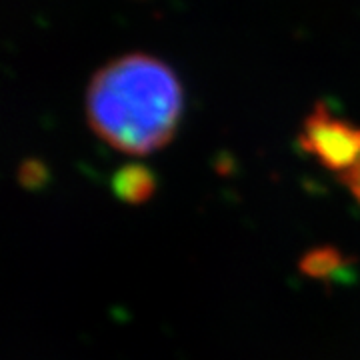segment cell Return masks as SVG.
<instances>
[{"label": "cell", "mask_w": 360, "mask_h": 360, "mask_svg": "<svg viewBox=\"0 0 360 360\" xmlns=\"http://www.w3.org/2000/svg\"><path fill=\"white\" fill-rule=\"evenodd\" d=\"M184 112L176 72L150 54L132 52L104 65L86 89V118L116 150L153 155L174 139Z\"/></svg>", "instance_id": "obj_1"}, {"label": "cell", "mask_w": 360, "mask_h": 360, "mask_svg": "<svg viewBox=\"0 0 360 360\" xmlns=\"http://www.w3.org/2000/svg\"><path fill=\"white\" fill-rule=\"evenodd\" d=\"M298 146L336 174L360 160V127L335 116L324 103H316L298 134Z\"/></svg>", "instance_id": "obj_2"}, {"label": "cell", "mask_w": 360, "mask_h": 360, "mask_svg": "<svg viewBox=\"0 0 360 360\" xmlns=\"http://www.w3.org/2000/svg\"><path fill=\"white\" fill-rule=\"evenodd\" d=\"M298 270L314 281L338 283L352 272V258L347 257L340 248L330 245L316 246L304 252L298 260Z\"/></svg>", "instance_id": "obj_3"}, {"label": "cell", "mask_w": 360, "mask_h": 360, "mask_svg": "<svg viewBox=\"0 0 360 360\" xmlns=\"http://www.w3.org/2000/svg\"><path fill=\"white\" fill-rule=\"evenodd\" d=\"M156 174L142 162H130L112 174V193L127 205L141 206L156 193Z\"/></svg>", "instance_id": "obj_4"}, {"label": "cell", "mask_w": 360, "mask_h": 360, "mask_svg": "<svg viewBox=\"0 0 360 360\" xmlns=\"http://www.w3.org/2000/svg\"><path fill=\"white\" fill-rule=\"evenodd\" d=\"M336 179H338V182L347 188L348 193L352 194V198H354L360 206V160L354 167H350L348 170H345V172L336 174Z\"/></svg>", "instance_id": "obj_5"}]
</instances>
